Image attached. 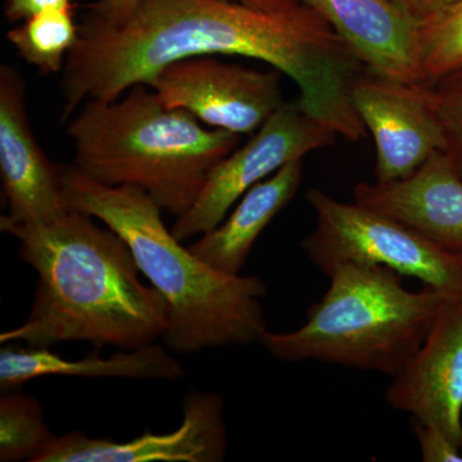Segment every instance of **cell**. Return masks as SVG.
I'll return each mask as SVG.
<instances>
[{
	"instance_id": "5",
	"label": "cell",
	"mask_w": 462,
	"mask_h": 462,
	"mask_svg": "<svg viewBox=\"0 0 462 462\" xmlns=\"http://www.w3.org/2000/svg\"><path fill=\"white\" fill-rule=\"evenodd\" d=\"M329 289L302 327L267 331L261 345L287 363L314 360L396 376L411 360L443 306L455 296L403 287L402 275L379 264L331 270Z\"/></svg>"
},
{
	"instance_id": "24",
	"label": "cell",
	"mask_w": 462,
	"mask_h": 462,
	"mask_svg": "<svg viewBox=\"0 0 462 462\" xmlns=\"http://www.w3.org/2000/svg\"><path fill=\"white\" fill-rule=\"evenodd\" d=\"M393 2L421 23L442 14L446 9L454 7L461 0H393Z\"/></svg>"
},
{
	"instance_id": "12",
	"label": "cell",
	"mask_w": 462,
	"mask_h": 462,
	"mask_svg": "<svg viewBox=\"0 0 462 462\" xmlns=\"http://www.w3.org/2000/svg\"><path fill=\"white\" fill-rule=\"evenodd\" d=\"M385 401L462 448V297L440 310L420 348L392 378Z\"/></svg>"
},
{
	"instance_id": "18",
	"label": "cell",
	"mask_w": 462,
	"mask_h": 462,
	"mask_svg": "<svg viewBox=\"0 0 462 462\" xmlns=\"http://www.w3.org/2000/svg\"><path fill=\"white\" fill-rule=\"evenodd\" d=\"M45 422L42 404L20 388L0 397V461L38 462L56 440Z\"/></svg>"
},
{
	"instance_id": "4",
	"label": "cell",
	"mask_w": 462,
	"mask_h": 462,
	"mask_svg": "<svg viewBox=\"0 0 462 462\" xmlns=\"http://www.w3.org/2000/svg\"><path fill=\"white\" fill-rule=\"evenodd\" d=\"M67 135L81 172L111 187L141 188L175 217L196 203L209 172L242 136L166 107L145 84L112 102L88 100L69 118Z\"/></svg>"
},
{
	"instance_id": "22",
	"label": "cell",
	"mask_w": 462,
	"mask_h": 462,
	"mask_svg": "<svg viewBox=\"0 0 462 462\" xmlns=\"http://www.w3.org/2000/svg\"><path fill=\"white\" fill-rule=\"evenodd\" d=\"M57 8H74L72 0H7L5 17L11 23L26 21L42 12Z\"/></svg>"
},
{
	"instance_id": "10",
	"label": "cell",
	"mask_w": 462,
	"mask_h": 462,
	"mask_svg": "<svg viewBox=\"0 0 462 462\" xmlns=\"http://www.w3.org/2000/svg\"><path fill=\"white\" fill-rule=\"evenodd\" d=\"M26 83L14 66H0V176L8 206L5 220L44 224L71 209L60 165L44 153L32 130Z\"/></svg>"
},
{
	"instance_id": "14",
	"label": "cell",
	"mask_w": 462,
	"mask_h": 462,
	"mask_svg": "<svg viewBox=\"0 0 462 462\" xmlns=\"http://www.w3.org/2000/svg\"><path fill=\"white\" fill-rule=\"evenodd\" d=\"M314 9L374 74L430 85L419 54L420 23L393 0H298Z\"/></svg>"
},
{
	"instance_id": "3",
	"label": "cell",
	"mask_w": 462,
	"mask_h": 462,
	"mask_svg": "<svg viewBox=\"0 0 462 462\" xmlns=\"http://www.w3.org/2000/svg\"><path fill=\"white\" fill-rule=\"evenodd\" d=\"M71 208L96 217L132 249L139 270L165 300L163 343L176 354L256 345L266 336L267 287L251 275H227L199 260L167 229L160 205L141 188L102 184L75 165H60Z\"/></svg>"
},
{
	"instance_id": "16",
	"label": "cell",
	"mask_w": 462,
	"mask_h": 462,
	"mask_svg": "<svg viewBox=\"0 0 462 462\" xmlns=\"http://www.w3.org/2000/svg\"><path fill=\"white\" fill-rule=\"evenodd\" d=\"M302 161L288 163L251 188L223 223L189 245L190 251L217 272L240 275L258 236L296 197L302 182Z\"/></svg>"
},
{
	"instance_id": "7",
	"label": "cell",
	"mask_w": 462,
	"mask_h": 462,
	"mask_svg": "<svg viewBox=\"0 0 462 462\" xmlns=\"http://www.w3.org/2000/svg\"><path fill=\"white\" fill-rule=\"evenodd\" d=\"M337 136L307 114L300 99L282 103L243 147L234 149L209 172L199 199L176 217L172 236L184 243L215 229L251 188L288 163L333 144Z\"/></svg>"
},
{
	"instance_id": "19",
	"label": "cell",
	"mask_w": 462,
	"mask_h": 462,
	"mask_svg": "<svg viewBox=\"0 0 462 462\" xmlns=\"http://www.w3.org/2000/svg\"><path fill=\"white\" fill-rule=\"evenodd\" d=\"M419 54L430 84L462 66V0L420 23Z\"/></svg>"
},
{
	"instance_id": "9",
	"label": "cell",
	"mask_w": 462,
	"mask_h": 462,
	"mask_svg": "<svg viewBox=\"0 0 462 462\" xmlns=\"http://www.w3.org/2000/svg\"><path fill=\"white\" fill-rule=\"evenodd\" d=\"M351 96L375 143L376 182L403 180L445 151L430 85L392 80L366 69L356 79Z\"/></svg>"
},
{
	"instance_id": "2",
	"label": "cell",
	"mask_w": 462,
	"mask_h": 462,
	"mask_svg": "<svg viewBox=\"0 0 462 462\" xmlns=\"http://www.w3.org/2000/svg\"><path fill=\"white\" fill-rule=\"evenodd\" d=\"M96 220L75 208L44 224L0 218V230L20 240L18 254L38 276L30 315L0 334V345L89 342L99 351L162 339L169 327L165 300L143 284L127 243Z\"/></svg>"
},
{
	"instance_id": "11",
	"label": "cell",
	"mask_w": 462,
	"mask_h": 462,
	"mask_svg": "<svg viewBox=\"0 0 462 462\" xmlns=\"http://www.w3.org/2000/svg\"><path fill=\"white\" fill-rule=\"evenodd\" d=\"M224 411L221 394L191 391L182 402L178 430L147 431L127 442L75 430L57 437L38 462H221L227 449Z\"/></svg>"
},
{
	"instance_id": "17",
	"label": "cell",
	"mask_w": 462,
	"mask_h": 462,
	"mask_svg": "<svg viewBox=\"0 0 462 462\" xmlns=\"http://www.w3.org/2000/svg\"><path fill=\"white\" fill-rule=\"evenodd\" d=\"M72 9L42 12L7 32L8 42L18 56L42 74L63 71L66 58L74 50L79 25L75 23Z\"/></svg>"
},
{
	"instance_id": "6",
	"label": "cell",
	"mask_w": 462,
	"mask_h": 462,
	"mask_svg": "<svg viewBox=\"0 0 462 462\" xmlns=\"http://www.w3.org/2000/svg\"><path fill=\"white\" fill-rule=\"evenodd\" d=\"M315 229L302 240L306 256L325 275L338 264H379L425 287L462 297V267L430 240L391 216L333 199L320 189L307 191Z\"/></svg>"
},
{
	"instance_id": "13",
	"label": "cell",
	"mask_w": 462,
	"mask_h": 462,
	"mask_svg": "<svg viewBox=\"0 0 462 462\" xmlns=\"http://www.w3.org/2000/svg\"><path fill=\"white\" fill-rule=\"evenodd\" d=\"M355 202L418 231L462 267V178L443 152L393 182H358Z\"/></svg>"
},
{
	"instance_id": "20",
	"label": "cell",
	"mask_w": 462,
	"mask_h": 462,
	"mask_svg": "<svg viewBox=\"0 0 462 462\" xmlns=\"http://www.w3.org/2000/svg\"><path fill=\"white\" fill-rule=\"evenodd\" d=\"M431 103L445 135V151L462 178V66L430 84Z\"/></svg>"
},
{
	"instance_id": "1",
	"label": "cell",
	"mask_w": 462,
	"mask_h": 462,
	"mask_svg": "<svg viewBox=\"0 0 462 462\" xmlns=\"http://www.w3.org/2000/svg\"><path fill=\"white\" fill-rule=\"evenodd\" d=\"M205 56L267 63L297 85L307 114L346 141L366 136L351 96L366 67L302 3L267 12L236 0H139L123 23L88 14L63 67L62 121L88 100L112 102L170 63Z\"/></svg>"
},
{
	"instance_id": "15",
	"label": "cell",
	"mask_w": 462,
	"mask_h": 462,
	"mask_svg": "<svg viewBox=\"0 0 462 462\" xmlns=\"http://www.w3.org/2000/svg\"><path fill=\"white\" fill-rule=\"evenodd\" d=\"M80 376V378H123L169 380L184 378L180 361L167 346L152 343L135 349H123L109 356H87L81 360H66L51 348L3 345L0 349V389L20 388L42 376Z\"/></svg>"
},
{
	"instance_id": "8",
	"label": "cell",
	"mask_w": 462,
	"mask_h": 462,
	"mask_svg": "<svg viewBox=\"0 0 462 462\" xmlns=\"http://www.w3.org/2000/svg\"><path fill=\"white\" fill-rule=\"evenodd\" d=\"M278 69L260 71L216 56L163 67L149 87L169 108L184 109L216 130L254 134L284 100Z\"/></svg>"
},
{
	"instance_id": "25",
	"label": "cell",
	"mask_w": 462,
	"mask_h": 462,
	"mask_svg": "<svg viewBox=\"0 0 462 462\" xmlns=\"http://www.w3.org/2000/svg\"><path fill=\"white\" fill-rule=\"evenodd\" d=\"M236 2L267 12L285 11L300 3L298 0H236Z\"/></svg>"
},
{
	"instance_id": "21",
	"label": "cell",
	"mask_w": 462,
	"mask_h": 462,
	"mask_svg": "<svg viewBox=\"0 0 462 462\" xmlns=\"http://www.w3.org/2000/svg\"><path fill=\"white\" fill-rule=\"evenodd\" d=\"M412 430L420 447L424 462H462V448L455 445L443 431L412 420Z\"/></svg>"
},
{
	"instance_id": "23",
	"label": "cell",
	"mask_w": 462,
	"mask_h": 462,
	"mask_svg": "<svg viewBox=\"0 0 462 462\" xmlns=\"http://www.w3.org/2000/svg\"><path fill=\"white\" fill-rule=\"evenodd\" d=\"M139 0H98L89 7V14L111 23H123L132 17Z\"/></svg>"
}]
</instances>
